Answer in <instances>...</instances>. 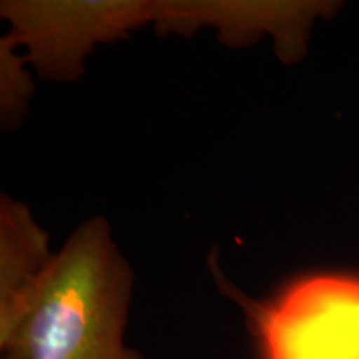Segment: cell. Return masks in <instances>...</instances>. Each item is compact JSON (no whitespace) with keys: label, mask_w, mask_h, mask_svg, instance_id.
Returning a JSON list of instances; mask_svg holds the SVG:
<instances>
[{"label":"cell","mask_w":359,"mask_h":359,"mask_svg":"<svg viewBox=\"0 0 359 359\" xmlns=\"http://www.w3.org/2000/svg\"><path fill=\"white\" fill-rule=\"evenodd\" d=\"M133 278L105 218L79 224L37 288L0 320V359H145L125 341Z\"/></svg>","instance_id":"1"},{"label":"cell","mask_w":359,"mask_h":359,"mask_svg":"<svg viewBox=\"0 0 359 359\" xmlns=\"http://www.w3.org/2000/svg\"><path fill=\"white\" fill-rule=\"evenodd\" d=\"M235 298L248 318L257 359H359L356 273H309L268 299Z\"/></svg>","instance_id":"2"},{"label":"cell","mask_w":359,"mask_h":359,"mask_svg":"<svg viewBox=\"0 0 359 359\" xmlns=\"http://www.w3.org/2000/svg\"><path fill=\"white\" fill-rule=\"evenodd\" d=\"M50 238L30 208L0 198V320L11 316L37 288L55 259Z\"/></svg>","instance_id":"3"},{"label":"cell","mask_w":359,"mask_h":359,"mask_svg":"<svg viewBox=\"0 0 359 359\" xmlns=\"http://www.w3.org/2000/svg\"><path fill=\"white\" fill-rule=\"evenodd\" d=\"M12 34L0 39V116L6 130L17 128L29 110L34 79L29 58Z\"/></svg>","instance_id":"4"}]
</instances>
